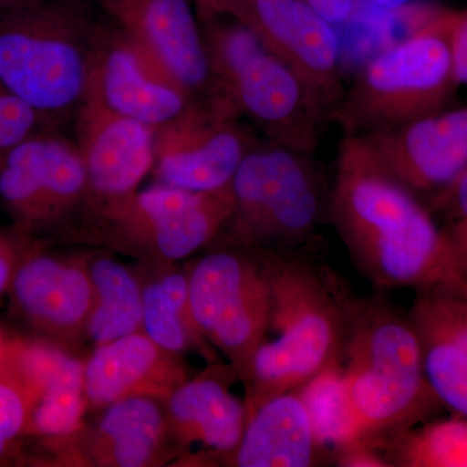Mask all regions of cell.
Instances as JSON below:
<instances>
[{
	"label": "cell",
	"instance_id": "1",
	"mask_svg": "<svg viewBox=\"0 0 467 467\" xmlns=\"http://www.w3.org/2000/svg\"><path fill=\"white\" fill-rule=\"evenodd\" d=\"M327 214L350 259L377 287L466 294L444 227L362 138L340 142Z\"/></svg>",
	"mask_w": 467,
	"mask_h": 467
},
{
	"label": "cell",
	"instance_id": "2",
	"mask_svg": "<svg viewBox=\"0 0 467 467\" xmlns=\"http://www.w3.org/2000/svg\"><path fill=\"white\" fill-rule=\"evenodd\" d=\"M260 252L269 279L270 312L245 387L248 416L340 362L349 297L333 276L294 251Z\"/></svg>",
	"mask_w": 467,
	"mask_h": 467
},
{
	"label": "cell",
	"instance_id": "3",
	"mask_svg": "<svg viewBox=\"0 0 467 467\" xmlns=\"http://www.w3.org/2000/svg\"><path fill=\"white\" fill-rule=\"evenodd\" d=\"M340 365L361 441L374 444L444 407L427 380L410 319L380 301L348 297Z\"/></svg>",
	"mask_w": 467,
	"mask_h": 467
},
{
	"label": "cell",
	"instance_id": "4",
	"mask_svg": "<svg viewBox=\"0 0 467 467\" xmlns=\"http://www.w3.org/2000/svg\"><path fill=\"white\" fill-rule=\"evenodd\" d=\"M456 16L436 12L361 67L331 119L343 137H365L453 106L461 88L451 52Z\"/></svg>",
	"mask_w": 467,
	"mask_h": 467
},
{
	"label": "cell",
	"instance_id": "5",
	"mask_svg": "<svg viewBox=\"0 0 467 467\" xmlns=\"http://www.w3.org/2000/svg\"><path fill=\"white\" fill-rule=\"evenodd\" d=\"M98 26L77 0H38L0 16V86L51 124L78 109Z\"/></svg>",
	"mask_w": 467,
	"mask_h": 467
},
{
	"label": "cell",
	"instance_id": "6",
	"mask_svg": "<svg viewBox=\"0 0 467 467\" xmlns=\"http://www.w3.org/2000/svg\"><path fill=\"white\" fill-rule=\"evenodd\" d=\"M196 14L221 100L269 142L315 155L325 125L300 79L238 21Z\"/></svg>",
	"mask_w": 467,
	"mask_h": 467
},
{
	"label": "cell",
	"instance_id": "7",
	"mask_svg": "<svg viewBox=\"0 0 467 467\" xmlns=\"http://www.w3.org/2000/svg\"><path fill=\"white\" fill-rule=\"evenodd\" d=\"M232 192L234 212L225 230L239 247L259 251L299 248L327 213L330 201L313 155L266 140L243 159Z\"/></svg>",
	"mask_w": 467,
	"mask_h": 467
},
{
	"label": "cell",
	"instance_id": "8",
	"mask_svg": "<svg viewBox=\"0 0 467 467\" xmlns=\"http://www.w3.org/2000/svg\"><path fill=\"white\" fill-rule=\"evenodd\" d=\"M187 276L199 331L223 350L247 387L269 321L270 285L261 252L214 251L196 261Z\"/></svg>",
	"mask_w": 467,
	"mask_h": 467
},
{
	"label": "cell",
	"instance_id": "9",
	"mask_svg": "<svg viewBox=\"0 0 467 467\" xmlns=\"http://www.w3.org/2000/svg\"><path fill=\"white\" fill-rule=\"evenodd\" d=\"M196 12L225 15L247 27L300 79L319 121L331 124L347 90L339 43L333 26L304 0H212Z\"/></svg>",
	"mask_w": 467,
	"mask_h": 467
},
{
	"label": "cell",
	"instance_id": "10",
	"mask_svg": "<svg viewBox=\"0 0 467 467\" xmlns=\"http://www.w3.org/2000/svg\"><path fill=\"white\" fill-rule=\"evenodd\" d=\"M260 140L223 104L192 103L153 134L158 184L195 192L232 186L243 159Z\"/></svg>",
	"mask_w": 467,
	"mask_h": 467
},
{
	"label": "cell",
	"instance_id": "11",
	"mask_svg": "<svg viewBox=\"0 0 467 467\" xmlns=\"http://www.w3.org/2000/svg\"><path fill=\"white\" fill-rule=\"evenodd\" d=\"M232 186L212 192L156 184L103 211L116 241L168 261L186 259L225 230Z\"/></svg>",
	"mask_w": 467,
	"mask_h": 467
},
{
	"label": "cell",
	"instance_id": "12",
	"mask_svg": "<svg viewBox=\"0 0 467 467\" xmlns=\"http://www.w3.org/2000/svg\"><path fill=\"white\" fill-rule=\"evenodd\" d=\"M160 77L204 104L223 103L192 0H97Z\"/></svg>",
	"mask_w": 467,
	"mask_h": 467
},
{
	"label": "cell",
	"instance_id": "13",
	"mask_svg": "<svg viewBox=\"0 0 467 467\" xmlns=\"http://www.w3.org/2000/svg\"><path fill=\"white\" fill-rule=\"evenodd\" d=\"M88 198L78 146L41 131L0 153V201L21 229L51 225Z\"/></svg>",
	"mask_w": 467,
	"mask_h": 467
},
{
	"label": "cell",
	"instance_id": "14",
	"mask_svg": "<svg viewBox=\"0 0 467 467\" xmlns=\"http://www.w3.org/2000/svg\"><path fill=\"white\" fill-rule=\"evenodd\" d=\"M359 138L399 181L427 201L467 171V106Z\"/></svg>",
	"mask_w": 467,
	"mask_h": 467
},
{
	"label": "cell",
	"instance_id": "15",
	"mask_svg": "<svg viewBox=\"0 0 467 467\" xmlns=\"http://www.w3.org/2000/svg\"><path fill=\"white\" fill-rule=\"evenodd\" d=\"M77 134L88 173V198L97 199L101 211L133 196L152 173L155 130L150 126L84 97L77 109Z\"/></svg>",
	"mask_w": 467,
	"mask_h": 467
},
{
	"label": "cell",
	"instance_id": "16",
	"mask_svg": "<svg viewBox=\"0 0 467 467\" xmlns=\"http://www.w3.org/2000/svg\"><path fill=\"white\" fill-rule=\"evenodd\" d=\"M85 97L153 130L195 103L182 88L160 77L113 26H98Z\"/></svg>",
	"mask_w": 467,
	"mask_h": 467
},
{
	"label": "cell",
	"instance_id": "17",
	"mask_svg": "<svg viewBox=\"0 0 467 467\" xmlns=\"http://www.w3.org/2000/svg\"><path fill=\"white\" fill-rule=\"evenodd\" d=\"M238 374L217 367L178 386L168 398V432L202 461H232L247 425L245 401L232 392Z\"/></svg>",
	"mask_w": 467,
	"mask_h": 467
},
{
	"label": "cell",
	"instance_id": "18",
	"mask_svg": "<svg viewBox=\"0 0 467 467\" xmlns=\"http://www.w3.org/2000/svg\"><path fill=\"white\" fill-rule=\"evenodd\" d=\"M9 291L18 312L39 330L58 337L86 330L94 290L84 267L30 254L18 259Z\"/></svg>",
	"mask_w": 467,
	"mask_h": 467
},
{
	"label": "cell",
	"instance_id": "19",
	"mask_svg": "<svg viewBox=\"0 0 467 467\" xmlns=\"http://www.w3.org/2000/svg\"><path fill=\"white\" fill-rule=\"evenodd\" d=\"M174 353L160 348L143 331L97 346L85 364V391L95 407L131 396L167 399L186 382Z\"/></svg>",
	"mask_w": 467,
	"mask_h": 467
},
{
	"label": "cell",
	"instance_id": "20",
	"mask_svg": "<svg viewBox=\"0 0 467 467\" xmlns=\"http://www.w3.org/2000/svg\"><path fill=\"white\" fill-rule=\"evenodd\" d=\"M230 465H326L324 454L313 434L308 411L296 392L282 393L252 411Z\"/></svg>",
	"mask_w": 467,
	"mask_h": 467
},
{
	"label": "cell",
	"instance_id": "21",
	"mask_svg": "<svg viewBox=\"0 0 467 467\" xmlns=\"http://www.w3.org/2000/svg\"><path fill=\"white\" fill-rule=\"evenodd\" d=\"M167 434V410L160 399L131 396L104 408L88 448L100 465L142 467L155 461Z\"/></svg>",
	"mask_w": 467,
	"mask_h": 467
},
{
	"label": "cell",
	"instance_id": "22",
	"mask_svg": "<svg viewBox=\"0 0 467 467\" xmlns=\"http://www.w3.org/2000/svg\"><path fill=\"white\" fill-rule=\"evenodd\" d=\"M36 395L26 431L46 438H67L81 427L88 396L85 364L66 352L55 353L33 379Z\"/></svg>",
	"mask_w": 467,
	"mask_h": 467
},
{
	"label": "cell",
	"instance_id": "23",
	"mask_svg": "<svg viewBox=\"0 0 467 467\" xmlns=\"http://www.w3.org/2000/svg\"><path fill=\"white\" fill-rule=\"evenodd\" d=\"M94 299L86 331L92 342H112L142 328L143 288L119 261L100 257L88 267Z\"/></svg>",
	"mask_w": 467,
	"mask_h": 467
},
{
	"label": "cell",
	"instance_id": "24",
	"mask_svg": "<svg viewBox=\"0 0 467 467\" xmlns=\"http://www.w3.org/2000/svg\"><path fill=\"white\" fill-rule=\"evenodd\" d=\"M295 392L306 405L313 434L326 462L334 465L335 457L340 451L361 441L342 365L337 362L326 368Z\"/></svg>",
	"mask_w": 467,
	"mask_h": 467
},
{
	"label": "cell",
	"instance_id": "25",
	"mask_svg": "<svg viewBox=\"0 0 467 467\" xmlns=\"http://www.w3.org/2000/svg\"><path fill=\"white\" fill-rule=\"evenodd\" d=\"M142 330L174 355L192 346L209 352L190 306L189 276L171 273L143 287Z\"/></svg>",
	"mask_w": 467,
	"mask_h": 467
},
{
	"label": "cell",
	"instance_id": "26",
	"mask_svg": "<svg viewBox=\"0 0 467 467\" xmlns=\"http://www.w3.org/2000/svg\"><path fill=\"white\" fill-rule=\"evenodd\" d=\"M374 445L391 467H467V418L427 420Z\"/></svg>",
	"mask_w": 467,
	"mask_h": 467
},
{
	"label": "cell",
	"instance_id": "27",
	"mask_svg": "<svg viewBox=\"0 0 467 467\" xmlns=\"http://www.w3.org/2000/svg\"><path fill=\"white\" fill-rule=\"evenodd\" d=\"M416 331L432 391L445 408L467 418V350L438 335Z\"/></svg>",
	"mask_w": 467,
	"mask_h": 467
},
{
	"label": "cell",
	"instance_id": "28",
	"mask_svg": "<svg viewBox=\"0 0 467 467\" xmlns=\"http://www.w3.org/2000/svg\"><path fill=\"white\" fill-rule=\"evenodd\" d=\"M34 404V398L14 368L0 373V459L16 441L21 432L26 431L27 420Z\"/></svg>",
	"mask_w": 467,
	"mask_h": 467
},
{
	"label": "cell",
	"instance_id": "29",
	"mask_svg": "<svg viewBox=\"0 0 467 467\" xmlns=\"http://www.w3.org/2000/svg\"><path fill=\"white\" fill-rule=\"evenodd\" d=\"M30 104L0 86V153L16 147L48 126Z\"/></svg>",
	"mask_w": 467,
	"mask_h": 467
},
{
	"label": "cell",
	"instance_id": "30",
	"mask_svg": "<svg viewBox=\"0 0 467 467\" xmlns=\"http://www.w3.org/2000/svg\"><path fill=\"white\" fill-rule=\"evenodd\" d=\"M432 216L438 214L444 220H467V171L451 186L427 201Z\"/></svg>",
	"mask_w": 467,
	"mask_h": 467
},
{
	"label": "cell",
	"instance_id": "31",
	"mask_svg": "<svg viewBox=\"0 0 467 467\" xmlns=\"http://www.w3.org/2000/svg\"><path fill=\"white\" fill-rule=\"evenodd\" d=\"M454 76L460 86H467V11L457 12L451 36Z\"/></svg>",
	"mask_w": 467,
	"mask_h": 467
},
{
	"label": "cell",
	"instance_id": "32",
	"mask_svg": "<svg viewBox=\"0 0 467 467\" xmlns=\"http://www.w3.org/2000/svg\"><path fill=\"white\" fill-rule=\"evenodd\" d=\"M304 2L326 21L337 24L348 20L355 14L359 0H304Z\"/></svg>",
	"mask_w": 467,
	"mask_h": 467
},
{
	"label": "cell",
	"instance_id": "33",
	"mask_svg": "<svg viewBox=\"0 0 467 467\" xmlns=\"http://www.w3.org/2000/svg\"><path fill=\"white\" fill-rule=\"evenodd\" d=\"M442 227L450 236L456 252L457 263L467 294V220L448 221Z\"/></svg>",
	"mask_w": 467,
	"mask_h": 467
},
{
	"label": "cell",
	"instance_id": "34",
	"mask_svg": "<svg viewBox=\"0 0 467 467\" xmlns=\"http://www.w3.org/2000/svg\"><path fill=\"white\" fill-rule=\"evenodd\" d=\"M18 257L14 245L0 235V295L9 290Z\"/></svg>",
	"mask_w": 467,
	"mask_h": 467
},
{
	"label": "cell",
	"instance_id": "35",
	"mask_svg": "<svg viewBox=\"0 0 467 467\" xmlns=\"http://www.w3.org/2000/svg\"><path fill=\"white\" fill-rule=\"evenodd\" d=\"M36 2H38V0H0V16L16 11V9L26 7V5H33Z\"/></svg>",
	"mask_w": 467,
	"mask_h": 467
},
{
	"label": "cell",
	"instance_id": "36",
	"mask_svg": "<svg viewBox=\"0 0 467 467\" xmlns=\"http://www.w3.org/2000/svg\"><path fill=\"white\" fill-rule=\"evenodd\" d=\"M11 358L12 340H8L0 331V368H5L11 364Z\"/></svg>",
	"mask_w": 467,
	"mask_h": 467
},
{
	"label": "cell",
	"instance_id": "37",
	"mask_svg": "<svg viewBox=\"0 0 467 467\" xmlns=\"http://www.w3.org/2000/svg\"><path fill=\"white\" fill-rule=\"evenodd\" d=\"M374 2H376L377 5H379L380 7L395 11V9L407 7V5H410L414 0H374Z\"/></svg>",
	"mask_w": 467,
	"mask_h": 467
},
{
	"label": "cell",
	"instance_id": "38",
	"mask_svg": "<svg viewBox=\"0 0 467 467\" xmlns=\"http://www.w3.org/2000/svg\"><path fill=\"white\" fill-rule=\"evenodd\" d=\"M209 2H212V0H196V5H207Z\"/></svg>",
	"mask_w": 467,
	"mask_h": 467
},
{
	"label": "cell",
	"instance_id": "39",
	"mask_svg": "<svg viewBox=\"0 0 467 467\" xmlns=\"http://www.w3.org/2000/svg\"><path fill=\"white\" fill-rule=\"evenodd\" d=\"M5 368H8V367H5V368H0V373H2V371H5Z\"/></svg>",
	"mask_w": 467,
	"mask_h": 467
}]
</instances>
